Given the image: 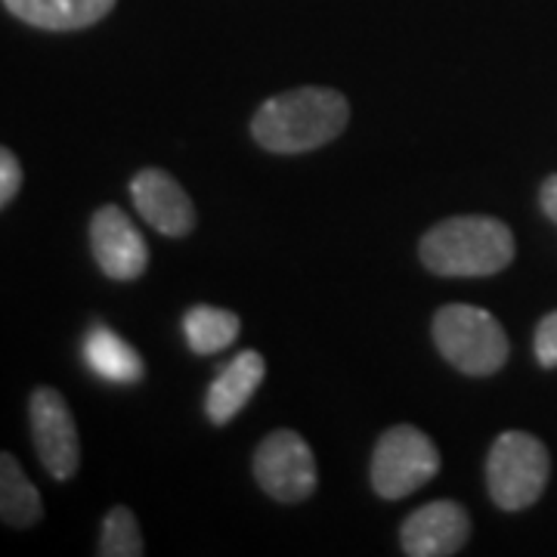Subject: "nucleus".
Here are the masks:
<instances>
[{
    "label": "nucleus",
    "instance_id": "obj_10",
    "mask_svg": "<svg viewBox=\"0 0 557 557\" xmlns=\"http://www.w3.org/2000/svg\"><path fill=\"white\" fill-rule=\"evenodd\" d=\"M131 199L139 218L161 236L183 239L196 230V205L189 193L161 168H143L131 180Z\"/></svg>",
    "mask_w": 557,
    "mask_h": 557
},
{
    "label": "nucleus",
    "instance_id": "obj_7",
    "mask_svg": "<svg viewBox=\"0 0 557 557\" xmlns=\"http://www.w3.org/2000/svg\"><path fill=\"white\" fill-rule=\"evenodd\" d=\"M28 424L44 471L53 480L75 478L81 468L78 424L57 387H35L28 399Z\"/></svg>",
    "mask_w": 557,
    "mask_h": 557
},
{
    "label": "nucleus",
    "instance_id": "obj_12",
    "mask_svg": "<svg viewBox=\"0 0 557 557\" xmlns=\"http://www.w3.org/2000/svg\"><path fill=\"white\" fill-rule=\"evenodd\" d=\"M3 7L44 32H81L106 20L115 0H3Z\"/></svg>",
    "mask_w": 557,
    "mask_h": 557
},
{
    "label": "nucleus",
    "instance_id": "obj_2",
    "mask_svg": "<svg viewBox=\"0 0 557 557\" xmlns=\"http://www.w3.org/2000/svg\"><path fill=\"white\" fill-rule=\"evenodd\" d=\"M515 233L508 223L483 214L434 223L418 245L421 263L437 276H496L515 260Z\"/></svg>",
    "mask_w": 557,
    "mask_h": 557
},
{
    "label": "nucleus",
    "instance_id": "obj_15",
    "mask_svg": "<svg viewBox=\"0 0 557 557\" xmlns=\"http://www.w3.org/2000/svg\"><path fill=\"white\" fill-rule=\"evenodd\" d=\"M242 322L233 310H223V307H208L199 304L193 307L186 317H183V335L193 354L208 357V354H218L223 347H230L233 341L239 338Z\"/></svg>",
    "mask_w": 557,
    "mask_h": 557
},
{
    "label": "nucleus",
    "instance_id": "obj_14",
    "mask_svg": "<svg viewBox=\"0 0 557 557\" xmlns=\"http://www.w3.org/2000/svg\"><path fill=\"white\" fill-rule=\"evenodd\" d=\"M44 518V498L28 480L20 458L0 453V520L7 527L28 530Z\"/></svg>",
    "mask_w": 557,
    "mask_h": 557
},
{
    "label": "nucleus",
    "instance_id": "obj_1",
    "mask_svg": "<svg viewBox=\"0 0 557 557\" xmlns=\"http://www.w3.org/2000/svg\"><path fill=\"white\" fill-rule=\"evenodd\" d=\"M350 124V102L332 87H298L270 97L251 119V137L267 152L300 156L338 139Z\"/></svg>",
    "mask_w": 557,
    "mask_h": 557
},
{
    "label": "nucleus",
    "instance_id": "obj_5",
    "mask_svg": "<svg viewBox=\"0 0 557 557\" xmlns=\"http://www.w3.org/2000/svg\"><path fill=\"white\" fill-rule=\"evenodd\" d=\"M440 453L434 440L412 424L384 431L372 456V486L381 498H406L437 478Z\"/></svg>",
    "mask_w": 557,
    "mask_h": 557
},
{
    "label": "nucleus",
    "instance_id": "obj_17",
    "mask_svg": "<svg viewBox=\"0 0 557 557\" xmlns=\"http://www.w3.org/2000/svg\"><path fill=\"white\" fill-rule=\"evenodd\" d=\"M533 350L542 369H557V310L542 317L536 325V338H533Z\"/></svg>",
    "mask_w": 557,
    "mask_h": 557
},
{
    "label": "nucleus",
    "instance_id": "obj_11",
    "mask_svg": "<svg viewBox=\"0 0 557 557\" xmlns=\"http://www.w3.org/2000/svg\"><path fill=\"white\" fill-rule=\"evenodd\" d=\"M267 362L255 350H242L233 362H226L218 372V379L211 381L208 397H205V412L214 424H230L248 406V399L255 397V391L263 381Z\"/></svg>",
    "mask_w": 557,
    "mask_h": 557
},
{
    "label": "nucleus",
    "instance_id": "obj_6",
    "mask_svg": "<svg viewBox=\"0 0 557 557\" xmlns=\"http://www.w3.org/2000/svg\"><path fill=\"white\" fill-rule=\"evenodd\" d=\"M255 480L276 502L298 505L317 493V458L295 431H273L255 453Z\"/></svg>",
    "mask_w": 557,
    "mask_h": 557
},
{
    "label": "nucleus",
    "instance_id": "obj_18",
    "mask_svg": "<svg viewBox=\"0 0 557 557\" xmlns=\"http://www.w3.org/2000/svg\"><path fill=\"white\" fill-rule=\"evenodd\" d=\"M20 189H22L20 159H16L7 146H0V211L20 196Z\"/></svg>",
    "mask_w": 557,
    "mask_h": 557
},
{
    "label": "nucleus",
    "instance_id": "obj_16",
    "mask_svg": "<svg viewBox=\"0 0 557 557\" xmlns=\"http://www.w3.org/2000/svg\"><path fill=\"white\" fill-rule=\"evenodd\" d=\"M102 557H139L146 552L143 545V533H139L137 515L131 508H112L106 520H102V536L100 548H97Z\"/></svg>",
    "mask_w": 557,
    "mask_h": 557
},
{
    "label": "nucleus",
    "instance_id": "obj_3",
    "mask_svg": "<svg viewBox=\"0 0 557 557\" xmlns=\"http://www.w3.org/2000/svg\"><path fill=\"white\" fill-rule=\"evenodd\" d=\"M431 335L440 357L474 379L496 375L511 354L502 322L474 304H446L434 317Z\"/></svg>",
    "mask_w": 557,
    "mask_h": 557
},
{
    "label": "nucleus",
    "instance_id": "obj_9",
    "mask_svg": "<svg viewBox=\"0 0 557 557\" xmlns=\"http://www.w3.org/2000/svg\"><path fill=\"white\" fill-rule=\"evenodd\" d=\"M468 539H471V515L465 511V505L449 498L428 502L424 508L412 511L399 530L403 552L409 557L458 555Z\"/></svg>",
    "mask_w": 557,
    "mask_h": 557
},
{
    "label": "nucleus",
    "instance_id": "obj_19",
    "mask_svg": "<svg viewBox=\"0 0 557 557\" xmlns=\"http://www.w3.org/2000/svg\"><path fill=\"white\" fill-rule=\"evenodd\" d=\"M539 205H542L545 218L557 226V174H552V177L542 183V189H539Z\"/></svg>",
    "mask_w": 557,
    "mask_h": 557
},
{
    "label": "nucleus",
    "instance_id": "obj_8",
    "mask_svg": "<svg viewBox=\"0 0 557 557\" xmlns=\"http://www.w3.org/2000/svg\"><path fill=\"white\" fill-rule=\"evenodd\" d=\"M90 251L97 267L115 282H134L149 267V245L119 205H102L90 218Z\"/></svg>",
    "mask_w": 557,
    "mask_h": 557
},
{
    "label": "nucleus",
    "instance_id": "obj_13",
    "mask_svg": "<svg viewBox=\"0 0 557 557\" xmlns=\"http://www.w3.org/2000/svg\"><path fill=\"white\" fill-rule=\"evenodd\" d=\"M81 354H84L87 369L109 384H137L143 379V359L137 350L102 322H97L84 335Z\"/></svg>",
    "mask_w": 557,
    "mask_h": 557
},
{
    "label": "nucleus",
    "instance_id": "obj_4",
    "mask_svg": "<svg viewBox=\"0 0 557 557\" xmlns=\"http://www.w3.org/2000/svg\"><path fill=\"white\" fill-rule=\"evenodd\" d=\"M552 478V456L545 443L527 431H505L486 456L490 498L502 511H527L536 505Z\"/></svg>",
    "mask_w": 557,
    "mask_h": 557
}]
</instances>
